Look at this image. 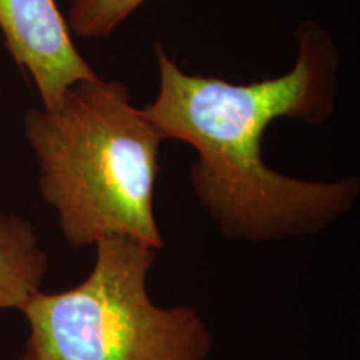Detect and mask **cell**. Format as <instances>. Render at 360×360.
Wrapping results in <instances>:
<instances>
[{
    "label": "cell",
    "instance_id": "6da1fadb",
    "mask_svg": "<svg viewBox=\"0 0 360 360\" xmlns=\"http://www.w3.org/2000/svg\"><path fill=\"white\" fill-rule=\"evenodd\" d=\"M292 69L274 79L232 84L188 74L155 45L159 92L143 112L164 141L197 152L191 186L220 233L250 244L307 237L350 214L360 180H305L270 169L264 134L278 119L322 125L339 94L340 51L327 29L304 20L295 29Z\"/></svg>",
    "mask_w": 360,
    "mask_h": 360
},
{
    "label": "cell",
    "instance_id": "7a4b0ae2",
    "mask_svg": "<svg viewBox=\"0 0 360 360\" xmlns=\"http://www.w3.org/2000/svg\"><path fill=\"white\" fill-rule=\"evenodd\" d=\"M24 134L39 162V191L74 249L127 237L162 250L155 217L164 142L120 80L74 84L57 107L25 112Z\"/></svg>",
    "mask_w": 360,
    "mask_h": 360
},
{
    "label": "cell",
    "instance_id": "3957f363",
    "mask_svg": "<svg viewBox=\"0 0 360 360\" xmlns=\"http://www.w3.org/2000/svg\"><path fill=\"white\" fill-rule=\"evenodd\" d=\"M79 285L37 292L20 312L29 335L20 360H207L214 337L192 305L155 304L148 274L159 250L127 237L98 240Z\"/></svg>",
    "mask_w": 360,
    "mask_h": 360
},
{
    "label": "cell",
    "instance_id": "277c9868",
    "mask_svg": "<svg viewBox=\"0 0 360 360\" xmlns=\"http://www.w3.org/2000/svg\"><path fill=\"white\" fill-rule=\"evenodd\" d=\"M0 32L17 67L27 72L44 109H53L67 89L98 77L75 47L56 0H0Z\"/></svg>",
    "mask_w": 360,
    "mask_h": 360
},
{
    "label": "cell",
    "instance_id": "5b68a950",
    "mask_svg": "<svg viewBox=\"0 0 360 360\" xmlns=\"http://www.w3.org/2000/svg\"><path fill=\"white\" fill-rule=\"evenodd\" d=\"M49 255L29 220L0 210V310H20L42 290Z\"/></svg>",
    "mask_w": 360,
    "mask_h": 360
},
{
    "label": "cell",
    "instance_id": "8992f818",
    "mask_svg": "<svg viewBox=\"0 0 360 360\" xmlns=\"http://www.w3.org/2000/svg\"><path fill=\"white\" fill-rule=\"evenodd\" d=\"M148 0H70L65 20L72 37L107 39Z\"/></svg>",
    "mask_w": 360,
    "mask_h": 360
}]
</instances>
